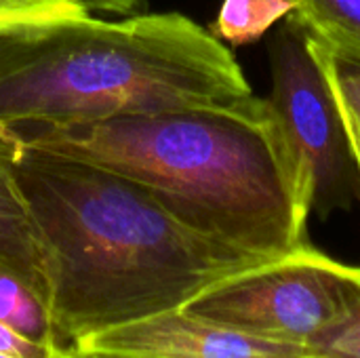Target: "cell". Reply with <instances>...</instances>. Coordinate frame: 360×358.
Wrapping results in <instances>:
<instances>
[{
  "label": "cell",
  "instance_id": "cell-4",
  "mask_svg": "<svg viewBox=\"0 0 360 358\" xmlns=\"http://www.w3.org/2000/svg\"><path fill=\"white\" fill-rule=\"evenodd\" d=\"M268 97L293 158L310 215L327 217L360 200L352 141L306 27L291 15L270 38Z\"/></svg>",
  "mask_w": 360,
  "mask_h": 358
},
{
  "label": "cell",
  "instance_id": "cell-3",
  "mask_svg": "<svg viewBox=\"0 0 360 358\" xmlns=\"http://www.w3.org/2000/svg\"><path fill=\"white\" fill-rule=\"evenodd\" d=\"M253 95L238 61L181 13L0 30V129L97 122Z\"/></svg>",
  "mask_w": 360,
  "mask_h": 358
},
{
  "label": "cell",
  "instance_id": "cell-5",
  "mask_svg": "<svg viewBox=\"0 0 360 358\" xmlns=\"http://www.w3.org/2000/svg\"><path fill=\"white\" fill-rule=\"evenodd\" d=\"M360 266L342 264L314 245L234 276L186 310L257 338L306 346L354 302Z\"/></svg>",
  "mask_w": 360,
  "mask_h": 358
},
{
  "label": "cell",
  "instance_id": "cell-7",
  "mask_svg": "<svg viewBox=\"0 0 360 358\" xmlns=\"http://www.w3.org/2000/svg\"><path fill=\"white\" fill-rule=\"evenodd\" d=\"M0 268L38 289L49 302V279L42 245L27 203L8 162V143L0 135Z\"/></svg>",
  "mask_w": 360,
  "mask_h": 358
},
{
  "label": "cell",
  "instance_id": "cell-9",
  "mask_svg": "<svg viewBox=\"0 0 360 358\" xmlns=\"http://www.w3.org/2000/svg\"><path fill=\"white\" fill-rule=\"evenodd\" d=\"M291 17L310 36L360 55V0H293Z\"/></svg>",
  "mask_w": 360,
  "mask_h": 358
},
{
  "label": "cell",
  "instance_id": "cell-16",
  "mask_svg": "<svg viewBox=\"0 0 360 358\" xmlns=\"http://www.w3.org/2000/svg\"><path fill=\"white\" fill-rule=\"evenodd\" d=\"M0 358H15V357H11V354H4V352H0Z\"/></svg>",
  "mask_w": 360,
  "mask_h": 358
},
{
  "label": "cell",
  "instance_id": "cell-14",
  "mask_svg": "<svg viewBox=\"0 0 360 358\" xmlns=\"http://www.w3.org/2000/svg\"><path fill=\"white\" fill-rule=\"evenodd\" d=\"M0 352L15 358H80L76 352H65L38 344L4 323H0Z\"/></svg>",
  "mask_w": 360,
  "mask_h": 358
},
{
  "label": "cell",
  "instance_id": "cell-11",
  "mask_svg": "<svg viewBox=\"0 0 360 358\" xmlns=\"http://www.w3.org/2000/svg\"><path fill=\"white\" fill-rule=\"evenodd\" d=\"M310 46L327 76L344 122L360 127V55L338 49L314 36H310Z\"/></svg>",
  "mask_w": 360,
  "mask_h": 358
},
{
  "label": "cell",
  "instance_id": "cell-15",
  "mask_svg": "<svg viewBox=\"0 0 360 358\" xmlns=\"http://www.w3.org/2000/svg\"><path fill=\"white\" fill-rule=\"evenodd\" d=\"M346 127H348V135H350V141H352L354 160H356V169H359L360 177V127H352V124H346Z\"/></svg>",
  "mask_w": 360,
  "mask_h": 358
},
{
  "label": "cell",
  "instance_id": "cell-12",
  "mask_svg": "<svg viewBox=\"0 0 360 358\" xmlns=\"http://www.w3.org/2000/svg\"><path fill=\"white\" fill-rule=\"evenodd\" d=\"M91 11L78 0H0V30L27 23L78 19Z\"/></svg>",
  "mask_w": 360,
  "mask_h": 358
},
{
  "label": "cell",
  "instance_id": "cell-1",
  "mask_svg": "<svg viewBox=\"0 0 360 358\" xmlns=\"http://www.w3.org/2000/svg\"><path fill=\"white\" fill-rule=\"evenodd\" d=\"M6 143L42 245L49 308L72 346L186 308L213 287L281 260L186 226L143 186L110 169Z\"/></svg>",
  "mask_w": 360,
  "mask_h": 358
},
{
  "label": "cell",
  "instance_id": "cell-8",
  "mask_svg": "<svg viewBox=\"0 0 360 358\" xmlns=\"http://www.w3.org/2000/svg\"><path fill=\"white\" fill-rule=\"evenodd\" d=\"M0 323L49 348L76 352L59 331L46 298L6 268H0Z\"/></svg>",
  "mask_w": 360,
  "mask_h": 358
},
{
  "label": "cell",
  "instance_id": "cell-13",
  "mask_svg": "<svg viewBox=\"0 0 360 358\" xmlns=\"http://www.w3.org/2000/svg\"><path fill=\"white\" fill-rule=\"evenodd\" d=\"M312 358H360V289L348 310L310 344Z\"/></svg>",
  "mask_w": 360,
  "mask_h": 358
},
{
  "label": "cell",
  "instance_id": "cell-2",
  "mask_svg": "<svg viewBox=\"0 0 360 358\" xmlns=\"http://www.w3.org/2000/svg\"><path fill=\"white\" fill-rule=\"evenodd\" d=\"M0 135L110 169L143 186L186 226L232 247L285 257L312 245L310 211L268 97L97 122L17 124Z\"/></svg>",
  "mask_w": 360,
  "mask_h": 358
},
{
  "label": "cell",
  "instance_id": "cell-6",
  "mask_svg": "<svg viewBox=\"0 0 360 358\" xmlns=\"http://www.w3.org/2000/svg\"><path fill=\"white\" fill-rule=\"evenodd\" d=\"M74 350L80 358H312L306 346L257 338L186 308L84 335Z\"/></svg>",
  "mask_w": 360,
  "mask_h": 358
},
{
  "label": "cell",
  "instance_id": "cell-10",
  "mask_svg": "<svg viewBox=\"0 0 360 358\" xmlns=\"http://www.w3.org/2000/svg\"><path fill=\"white\" fill-rule=\"evenodd\" d=\"M293 13V0H224L211 34L232 46L249 44Z\"/></svg>",
  "mask_w": 360,
  "mask_h": 358
}]
</instances>
